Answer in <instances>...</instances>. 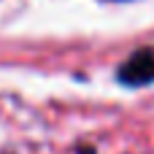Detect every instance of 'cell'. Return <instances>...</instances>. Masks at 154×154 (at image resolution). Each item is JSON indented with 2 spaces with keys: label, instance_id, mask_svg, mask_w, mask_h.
Returning <instances> with one entry per match:
<instances>
[{
  "label": "cell",
  "instance_id": "6da1fadb",
  "mask_svg": "<svg viewBox=\"0 0 154 154\" xmlns=\"http://www.w3.org/2000/svg\"><path fill=\"white\" fill-rule=\"evenodd\" d=\"M116 79L127 87H146L154 81V51L152 49H138L133 51L116 70Z\"/></svg>",
  "mask_w": 154,
  "mask_h": 154
}]
</instances>
